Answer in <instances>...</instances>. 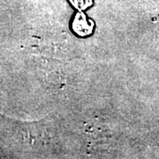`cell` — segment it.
I'll list each match as a JSON object with an SVG mask.
<instances>
[{"mask_svg": "<svg viewBox=\"0 0 159 159\" xmlns=\"http://www.w3.org/2000/svg\"><path fill=\"white\" fill-rule=\"evenodd\" d=\"M94 28V22L90 20L89 23V20H87L86 15L83 12H78L74 21H73V29L76 34L80 36H86L89 35L93 32Z\"/></svg>", "mask_w": 159, "mask_h": 159, "instance_id": "1", "label": "cell"}, {"mask_svg": "<svg viewBox=\"0 0 159 159\" xmlns=\"http://www.w3.org/2000/svg\"><path fill=\"white\" fill-rule=\"evenodd\" d=\"M73 6L79 10H84L91 6L92 0H70Z\"/></svg>", "mask_w": 159, "mask_h": 159, "instance_id": "2", "label": "cell"}]
</instances>
